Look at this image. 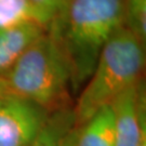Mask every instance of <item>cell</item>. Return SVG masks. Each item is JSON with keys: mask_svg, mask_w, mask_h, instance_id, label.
Listing matches in <instances>:
<instances>
[{"mask_svg": "<svg viewBox=\"0 0 146 146\" xmlns=\"http://www.w3.org/2000/svg\"><path fill=\"white\" fill-rule=\"evenodd\" d=\"M78 128L73 106L52 111L29 146H75Z\"/></svg>", "mask_w": 146, "mask_h": 146, "instance_id": "obj_7", "label": "cell"}, {"mask_svg": "<svg viewBox=\"0 0 146 146\" xmlns=\"http://www.w3.org/2000/svg\"><path fill=\"white\" fill-rule=\"evenodd\" d=\"M31 1L50 19L51 23L64 11L68 2V0H31Z\"/></svg>", "mask_w": 146, "mask_h": 146, "instance_id": "obj_11", "label": "cell"}, {"mask_svg": "<svg viewBox=\"0 0 146 146\" xmlns=\"http://www.w3.org/2000/svg\"><path fill=\"white\" fill-rule=\"evenodd\" d=\"M145 65L144 42L123 25L115 31L100 54L93 73L73 106L81 125L100 110L142 79Z\"/></svg>", "mask_w": 146, "mask_h": 146, "instance_id": "obj_2", "label": "cell"}, {"mask_svg": "<svg viewBox=\"0 0 146 146\" xmlns=\"http://www.w3.org/2000/svg\"><path fill=\"white\" fill-rule=\"evenodd\" d=\"M136 146H146V131L143 132V134L140 137V141H139Z\"/></svg>", "mask_w": 146, "mask_h": 146, "instance_id": "obj_13", "label": "cell"}, {"mask_svg": "<svg viewBox=\"0 0 146 146\" xmlns=\"http://www.w3.org/2000/svg\"><path fill=\"white\" fill-rule=\"evenodd\" d=\"M3 79L9 94L33 102L49 113L72 106L68 61L50 28L27 49Z\"/></svg>", "mask_w": 146, "mask_h": 146, "instance_id": "obj_3", "label": "cell"}, {"mask_svg": "<svg viewBox=\"0 0 146 146\" xmlns=\"http://www.w3.org/2000/svg\"><path fill=\"white\" fill-rule=\"evenodd\" d=\"M47 29L38 23L0 29V78H5L27 49Z\"/></svg>", "mask_w": 146, "mask_h": 146, "instance_id": "obj_6", "label": "cell"}, {"mask_svg": "<svg viewBox=\"0 0 146 146\" xmlns=\"http://www.w3.org/2000/svg\"><path fill=\"white\" fill-rule=\"evenodd\" d=\"M123 24V0H68L48 27L66 55L74 93L89 80L104 46Z\"/></svg>", "mask_w": 146, "mask_h": 146, "instance_id": "obj_1", "label": "cell"}, {"mask_svg": "<svg viewBox=\"0 0 146 146\" xmlns=\"http://www.w3.org/2000/svg\"><path fill=\"white\" fill-rule=\"evenodd\" d=\"M26 23L50 26L51 21L31 0H0V29Z\"/></svg>", "mask_w": 146, "mask_h": 146, "instance_id": "obj_9", "label": "cell"}, {"mask_svg": "<svg viewBox=\"0 0 146 146\" xmlns=\"http://www.w3.org/2000/svg\"><path fill=\"white\" fill-rule=\"evenodd\" d=\"M110 108L116 146H136L146 131V98L143 80L119 94Z\"/></svg>", "mask_w": 146, "mask_h": 146, "instance_id": "obj_5", "label": "cell"}, {"mask_svg": "<svg viewBox=\"0 0 146 146\" xmlns=\"http://www.w3.org/2000/svg\"><path fill=\"white\" fill-rule=\"evenodd\" d=\"M50 113L12 94L0 95V146H29Z\"/></svg>", "mask_w": 146, "mask_h": 146, "instance_id": "obj_4", "label": "cell"}, {"mask_svg": "<svg viewBox=\"0 0 146 146\" xmlns=\"http://www.w3.org/2000/svg\"><path fill=\"white\" fill-rule=\"evenodd\" d=\"M75 146H116L114 116L110 106L79 125Z\"/></svg>", "mask_w": 146, "mask_h": 146, "instance_id": "obj_8", "label": "cell"}, {"mask_svg": "<svg viewBox=\"0 0 146 146\" xmlns=\"http://www.w3.org/2000/svg\"><path fill=\"white\" fill-rule=\"evenodd\" d=\"M5 94H9L7 82L3 78H0V95H5Z\"/></svg>", "mask_w": 146, "mask_h": 146, "instance_id": "obj_12", "label": "cell"}, {"mask_svg": "<svg viewBox=\"0 0 146 146\" xmlns=\"http://www.w3.org/2000/svg\"><path fill=\"white\" fill-rule=\"evenodd\" d=\"M123 25L145 43L146 0H123Z\"/></svg>", "mask_w": 146, "mask_h": 146, "instance_id": "obj_10", "label": "cell"}]
</instances>
